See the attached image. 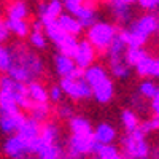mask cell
<instances>
[{
	"label": "cell",
	"mask_w": 159,
	"mask_h": 159,
	"mask_svg": "<svg viewBox=\"0 0 159 159\" xmlns=\"http://www.w3.org/2000/svg\"><path fill=\"white\" fill-rule=\"evenodd\" d=\"M151 111L156 118H159V91L156 92V96L151 99Z\"/></svg>",
	"instance_id": "obj_6"
},
{
	"label": "cell",
	"mask_w": 159,
	"mask_h": 159,
	"mask_svg": "<svg viewBox=\"0 0 159 159\" xmlns=\"http://www.w3.org/2000/svg\"><path fill=\"white\" fill-rule=\"evenodd\" d=\"M61 86L64 88L65 94L70 96L75 100H81V99H88L92 97V91H91V84L84 76L83 69H76L73 73L67 75L59 80Z\"/></svg>",
	"instance_id": "obj_3"
},
{
	"label": "cell",
	"mask_w": 159,
	"mask_h": 159,
	"mask_svg": "<svg viewBox=\"0 0 159 159\" xmlns=\"http://www.w3.org/2000/svg\"><path fill=\"white\" fill-rule=\"evenodd\" d=\"M83 72L91 84L92 97L97 102L107 103L115 97V84L110 78V73L105 70L102 64H97V61H94L86 69H83Z\"/></svg>",
	"instance_id": "obj_1"
},
{
	"label": "cell",
	"mask_w": 159,
	"mask_h": 159,
	"mask_svg": "<svg viewBox=\"0 0 159 159\" xmlns=\"http://www.w3.org/2000/svg\"><path fill=\"white\" fill-rule=\"evenodd\" d=\"M116 34H118L116 25L102 22V21H96L86 27V40L94 48L96 56L107 49V46L111 43V40L115 38Z\"/></svg>",
	"instance_id": "obj_2"
},
{
	"label": "cell",
	"mask_w": 159,
	"mask_h": 159,
	"mask_svg": "<svg viewBox=\"0 0 159 159\" xmlns=\"http://www.w3.org/2000/svg\"><path fill=\"white\" fill-rule=\"evenodd\" d=\"M157 19H159V16H157Z\"/></svg>",
	"instance_id": "obj_7"
},
{
	"label": "cell",
	"mask_w": 159,
	"mask_h": 159,
	"mask_svg": "<svg viewBox=\"0 0 159 159\" xmlns=\"http://www.w3.org/2000/svg\"><path fill=\"white\" fill-rule=\"evenodd\" d=\"M134 70L140 76L159 78V57H153V56L145 52V54L140 57V61L134 65Z\"/></svg>",
	"instance_id": "obj_4"
},
{
	"label": "cell",
	"mask_w": 159,
	"mask_h": 159,
	"mask_svg": "<svg viewBox=\"0 0 159 159\" xmlns=\"http://www.w3.org/2000/svg\"><path fill=\"white\" fill-rule=\"evenodd\" d=\"M157 91H159V86L156 84L154 80L150 78V76H145V80H143V81H140L139 86H137V92H139L140 96H143L145 99H148L150 102L156 96Z\"/></svg>",
	"instance_id": "obj_5"
}]
</instances>
